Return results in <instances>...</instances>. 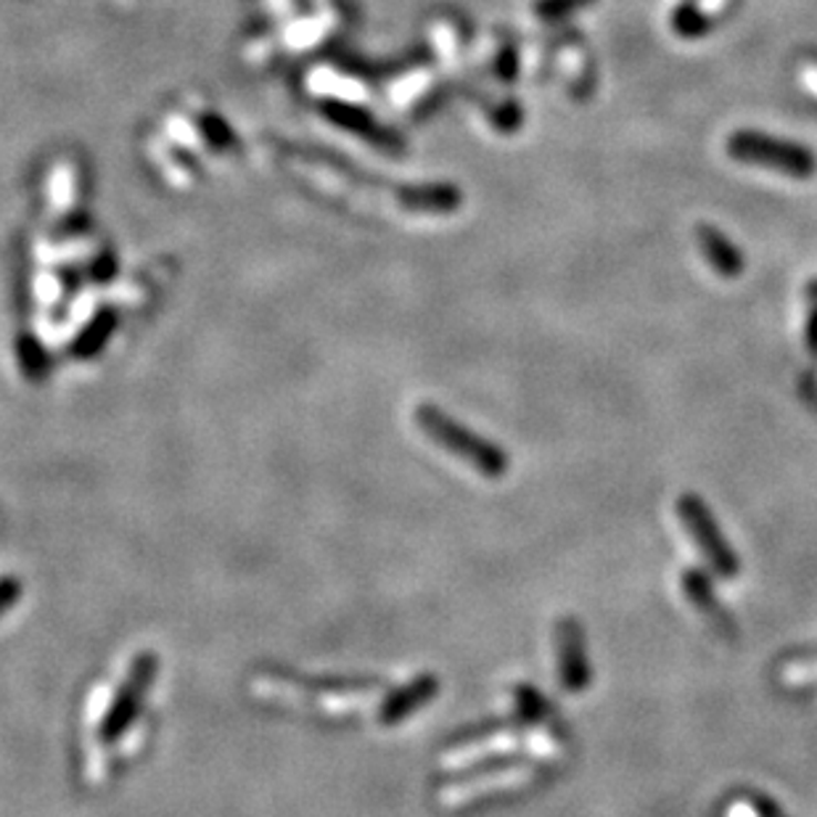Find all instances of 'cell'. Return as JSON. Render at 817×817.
Instances as JSON below:
<instances>
[{"mask_svg":"<svg viewBox=\"0 0 817 817\" xmlns=\"http://www.w3.org/2000/svg\"><path fill=\"white\" fill-rule=\"evenodd\" d=\"M695 235H699L701 252H704L709 265L714 268V273H720L722 279H739L744 273V254L720 228L699 226Z\"/></svg>","mask_w":817,"mask_h":817,"instance_id":"cell-6","label":"cell"},{"mask_svg":"<svg viewBox=\"0 0 817 817\" xmlns=\"http://www.w3.org/2000/svg\"><path fill=\"white\" fill-rule=\"evenodd\" d=\"M418 427H421L427 434L434 440L440 448H444L452 455H458L461 461H465L471 469H476L479 474L497 479L509 471V452L492 444L484 437L474 434L471 429L461 427L458 421H452L448 413L442 410L431 408V405H423L418 408Z\"/></svg>","mask_w":817,"mask_h":817,"instance_id":"cell-1","label":"cell"},{"mask_svg":"<svg viewBox=\"0 0 817 817\" xmlns=\"http://www.w3.org/2000/svg\"><path fill=\"white\" fill-rule=\"evenodd\" d=\"M516 718L522 725H545L551 727L553 722V706L551 701H545L540 695L537 688L532 685H519L516 688Z\"/></svg>","mask_w":817,"mask_h":817,"instance_id":"cell-7","label":"cell"},{"mask_svg":"<svg viewBox=\"0 0 817 817\" xmlns=\"http://www.w3.org/2000/svg\"><path fill=\"white\" fill-rule=\"evenodd\" d=\"M727 154L746 165L765 167L788 175V178H813L817 170L815 154L796 140L775 138L760 130H739L727 138Z\"/></svg>","mask_w":817,"mask_h":817,"instance_id":"cell-2","label":"cell"},{"mask_svg":"<svg viewBox=\"0 0 817 817\" xmlns=\"http://www.w3.org/2000/svg\"><path fill=\"white\" fill-rule=\"evenodd\" d=\"M672 27L680 32L683 38H704L709 30H712V19L704 17L695 6L683 3L672 17Z\"/></svg>","mask_w":817,"mask_h":817,"instance_id":"cell-8","label":"cell"},{"mask_svg":"<svg viewBox=\"0 0 817 817\" xmlns=\"http://www.w3.org/2000/svg\"><path fill=\"white\" fill-rule=\"evenodd\" d=\"M678 516L680 522H683L688 535H691L693 545L701 551V556H704L709 569L722 579L739 577L741 574L739 553L733 551V545L727 543L725 535H722L718 519L712 516L704 497L688 492V495L678 501Z\"/></svg>","mask_w":817,"mask_h":817,"instance_id":"cell-3","label":"cell"},{"mask_svg":"<svg viewBox=\"0 0 817 817\" xmlns=\"http://www.w3.org/2000/svg\"><path fill=\"white\" fill-rule=\"evenodd\" d=\"M590 3L593 0H540L537 17L548 19V22H556V19L569 17V13L585 9V6H590Z\"/></svg>","mask_w":817,"mask_h":817,"instance_id":"cell-9","label":"cell"},{"mask_svg":"<svg viewBox=\"0 0 817 817\" xmlns=\"http://www.w3.org/2000/svg\"><path fill=\"white\" fill-rule=\"evenodd\" d=\"M683 593H685L688 604H691L693 609L714 627V630H718L720 635H725V638H733L735 619L727 614L725 606H722L720 596L714 593L712 579H709V574L704 569H688L683 574Z\"/></svg>","mask_w":817,"mask_h":817,"instance_id":"cell-5","label":"cell"},{"mask_svg":"<svg viewBox=\"0 0 817 817\" xmlns=\"http://www.w3.org/2000/svg\"><path fill=\"white\" fill-rule=\"evenodd\" d=\"M556 661L558 683L566 693H583L593 683V664L587 657L585 630L574 617L558 619L556 625Z\"/></svg>","mask_w":817,"mask_h":817,"instance_id":"cell-4","label":"cell"}]
</instances>
